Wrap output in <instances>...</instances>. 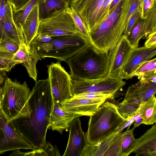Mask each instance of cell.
<instances>
[{
  "label": "cell",
  "instance_id": "1",
  "mask_svg": "<svg viewBox=\"0 0 156 156\" xmlns=\"http://www.w3.org/2000/svg\"><path fill=\"white\" fill-rule=\"evenodd\" d=\"M29 98L31 109L28 117L13 120L20 134L34 149L44 148L54 100L48 78L35 81Z\"/></svg>",
  "mask_w": 156,
  "mask_h": 156
},
{
  "label": "cell",
  "instance_id": "2",
  "mask_svg": "<svg viewBox=\"0 0 156 156\" xmlns=\"http://www.w3.org/2000/svg\"><path fill=\"white\" fill-rule=\"evenodd\" d=\"M130 0H121L105 21L90 33L89 43L109 55L123 34Z\"/></svg>",
  "mask_w": 156,
  "mask_h": 156
},
{
  "label": "cell",
  "instance_id": "3",
  "mask_svg": "<svg viewBox=\"0 0 156 156\" xmlns=\"http://www.w3.org/2000/svg\"><path fill=\"white\" fill-rule=\"evenodd\" d=\"M66 62L70 69L72 79H97L108 76L109 55L98 50L89 43Z\"/></svg>",
  "mask_w": 156,
  "mask_h": 156
},
{
  "label": "cell",
  "instance_id": "4",
  "mask_svg": "<svg viewBox=\"0 0 156 156\" xmlns=\"http://www.w3.org/2000/svg\"><path fill=\"white\" fill-rule=\"evenodd\" d=\"M0 87V111L8 122L30 116L31 91L25 81L21 84L7 77Z\"/></svg>",
  "mask_w": 156,
  "mask_h": 156
},
{
  "label": "cell",
  "instance_id": "5",
  "mask_svg": "<svg viewBox=\"0 0 156 156\" xmlns=\"http://www.w3.org/2000/svg\"><path fill=\"white\" fill-rule=\"evenodd\" d=\"M85 133L88 144H95L114 134L126 120L118 112L116 105L105 101L90 116Z\"/></svg>",
  "mask_w": 156,
  "mask_h": 156
},
{
  "label": "cell",
  "instance_id": "6",
  "mask_svg": "<svg viewBox=\"0 0 156 156\" xmlns=\"http://www.w3.org/2000/svg\"><path fill=\"white\" fill-rule=\"evenodd\" d=\"M89 43L87 39L76 32L52 37L48 42L36 46L29 45V47L35 51L41 58H52L59 61L66 62Z\"/></svg>",
  "mask_w": 156,
  "mask_h": 156
},
{
  "label": "cell",
  "instance_id": "7",
  "mask_svg": "<svg viewBox=\"0 0 156 156\" xmlns=\"http://www.w3.org/2000/svg\"><path fill=\"white\" fill-rule=\"evenodd\" d=\"M71 92L73 96L85 93L115 94L126 83L119 77L109 76L92 80H71Z\"/></svg>",
  "mask_w": 156,
  "mask_h": 156
},
{
  "label": "cell",
  "instance_id": "8",
  "mask_svg": "<svg viewBox=\"0 0 156 156\" xmlns=\"http://www.w3.org/2000/svg\"><path fill=\"white\" fill-rule=\"evenodd\" d=\"M74 23L66 9L56 10L48 17L40 20L37 35H48L51 37L76 33Z\"/></svg>",
  "mask_w": 156,
  "mask_h": 156
},
{
  "label": "cell",
  "instance_id": "9",
  "mask_svg": "<svg viewBox=\"0 0 156 156\" xmlns=\"http://www.w3.org/2000/svg\"><path fill=\"white\" fill-rule=\"evenodd\" d=\"M47 67L54 101L60 105L73 97L71 92V78L60 61L52 62Z\"/></svg>",
  "mask_w": 156,
  "mask_h": 156
},
{
  "label": "cell",
  "instance_id": "10",
  "mask_svg": "<svg viewBox=\"0 0 156 156\" xmlns=\"http://www.w3.org/2000/svg\"><path fill=\"white\" fill-rule=\"evenodd\" d=\"M17 149H34L20 134L13 121L8 122L0 111V154Z\"/></svg>",
  "mask_w": 156,
  "mask_h": 156
},
{
  "label": "cell",
  "instance_id": "11",
  "mask_svg": "<svg viewBox=\"0 0 156 156\" xmlns=\"http://www.w3.org/2000/svg\"><path fill=\"white\" fill-rule=\"evenodd\" d=\"M105 0H71L69 5L76 12L86 25L89 33L97 27L100 11Z\"/></svg>",
  "mask_w": 156,
  "mask_h": 156
},
{
  "label": "cell",
  "instance_id": "12",
  "mask_svg": "<svg viewBox=\"0 0 156 156\" xmlns=\"http://www.w3.org/2000/svg\"><path fill=\"white\" fill-rule=\"evenodd\" d=\"M156 55V46L133 48L120 72L119 77L126 80L132 78L135 72L144 62Z\"/></svg>",
  "mask_w": 156,
  "mask_h": 156
},
{
  "label": "cell",
  "instance_id": "13",
  "mask_svg": "<svg viewBox=\"0 0 156 156\" xmlns=\"http://www.w3.org/2000/svg\"><path fill=\"white\" fill-rule=\"evenodd\" d=\"M132 49L127 38L123 34L109 55L108 76L119 77L120 72Z\"/></svg>",
  "mask_w": 156,
  "mask_h": 156
},
{
  "label": "cell",
  "instance_id": "14",
  "mask_svg": "<svg viewBox=\"0 0 156 156\" xmlns=\"http://www.w3.org/2000/svg\"><path fill=\"white\" fill-rule=\"evenodd\" d=\"M68 129L69 136L67 145L63 156H80L88 144L85 133L81 127L79 117L70 124Z\"/></svg>",
  "mask_w": 156,
  "mask_h": 156
},
{
  "label": "cell",
  "instance_id": "15",
  "mask_svg": "<svg viewBox=\"0 0 156 156\" xmlns=\"http://www.w3.org/2000/svg\"><path fill=\"white\" fill-rule=\"evenodd\" d=\"M106 99H90L73 97L61 104V108L69 112L83 115H93Z\"/></svg>",
  "mask_w": 156,
  "mask_h": 156
},
{
  "label": "cell",
  "instance_id": "16",
  "mask_svg": "<svg viewBox=\"0 0 156 156\" xmlns=\"http://www.w3.org/2000/svg\"><path fill=\"white\" fill-rule=\"evenodd\" d=\"M81 116L62 109L60 105L54 101L48 129L56 130L62 134L64 130L68 129L70 124L75 119Z\"/></svg>",
  "mask_w": 156,
  "mask_h": 156
},
{
  "label": "cell",
  "instance_id": "17",
  "mask_svg": "<svg viewBox=\"0 0 156 156\" xmlns=\"http://www.w3.org/2000/svg\"><path fill=\"white\" fill-rule=\"evenodd\" d=\"M132 153L137 156H156L155 125L136 139Z\"/></svg>",
  "mask_w": 156,
  "mask_h": 156
},
{
  "label": "cell",
  "instance_id": "18",
  "mask_svg": "<svg viewBox=\"0 0 156 156\" xmlns=\"http://www.w3.org/2000/svg\"><path fill=\"white\" fill-rule=\"evenodd\" d=\"M40 22L38 3L28 16L22 27L24 43L28 49L31 41L37 36Z\"/></svg>",
  "mask_w": 156,
  "mask_h": 156
},
{
  "label": "cell",
  "instance_id": "19",
  "mask_svg": "<svg viewBox=\"0 0 156 156\" xmlns=\"http://www.w3.org/2000/svg\"><path fill=\"white\" fill-rule=\"evenodd\" d=\"M127 91L134 95L141 103L155 95L156 83L139 80L137 83L129 86Z\"/></svg>",
  "mask_w": 156,
  "mask_h": 156
},
{
  "label": "cell",
  "instance_id": "20",
  "mask_svg": "<svg viewBox=\"0 0 156 156\" xmlns=\"http://www.w3.org/2000/svg\"><path fill=\"white\" fill-rule=\"evenodd\" d=\"M69 2L66 0H41L38 3L40 20L50 15L56 10L66 9Z\"/></svg>",
  "mask_w": 156,
  "mask_h": 156
},
{
  "label": "cell",
  "instance_id": "21",
  "mask_svg": "<svg viewBox=\"0 0 156 156\" xmlns=\"http://www.w3.org/2000/svg\"><path fill=\"white\" fill-rule=\"evenodd\" d=\"M4 38L6 37H9L17 41L20 45L23 44L26 46L23 34L17 28L14 22L12 8L11 4L5 16L4 26Z\"/></svg>",
  "mask_w": 156,
  "mask_h": 156
},
{
  "label": "cell",
  "instance_id": "22",
  "mask_svg": "<svg viewBox=\"0 0 156 156\" xmlns=\"http://www.w3.org/2000/svg\"><path fill=\"white\" fill-rule=\"evenodd\" d=\"M139 110L143 124L149 125L155 123L156 98L155 95L140 103Z\"/></svg>",
  "mask_w": 156,
  "mask_h": 156
},
{
  "label": "cell",
  "instance_id": "23",
  "mask_svg": "<svg viewBox=\"0 0 156 156\" xmlns=\"http://www.w3.org/2000/svg\"><path fill=\"white\" fill-rule=\"evenodd\" d=\"M133 76L139 80L154 81L156 79V58L144 62L135 72Z\"/></svg>",
  "mask_w": 156,
  "mask_h": 156
},
{
  "label": "cell",
  "instance_id": "24",
  "mask_svg": "<svg viewBox=\"0 0 156 156\" xmlns=\"http://www.w3.org/2000/svg\"><path fill=\"white\" fill-rule=\"evenodd\" d=\"M148 33L145 19L139 18L132 29L127 39L133 48L138 47L140 40Z\"/></svg>",
  "mask_w": 156,
  "mask_h": 156
},
{
  "label": "cell",
  "instance_id": "25",
  "mask_svg": "<svg viewBox=\"0 0 156 156\" xmlns=\"http://www.w3.org/2000/svg\"><path fill=\"white\" fill-rule=\"evenodd\" d=\"M41 0H31L18 11L13 12V18L14 22L17 28L22 33V26L26 18L34 7Z\"/></svg>",
  "mask_w": 156,
  "mask_h": 156
},
{
  "label": "cell",
  "instance_id": "26",
  "mask_svg": "<svg viewBox=\"0 0 156 156\" xmlns=\"http://www.w3.org/2000/svg\"><path fill=\"white\" fill-rule=\"evenodd\" d=\"M66 10L73 19L76 32L87 39L89 41L90 33L82 19L71 6H69L66 9Z\"/></svg>",
  "mask_w": 156,
  "mask_h": 156
},
{
  "label": "cell",
  "instance_id": "27",
  "mask_svg": "<svg viewBox=\"0 0 156 156\" xmlns=\"http://www.w3.org/2000/svg\"><path fill=\"white\" fill-rule=\"evenodd\" d=\"M130 126L124 132L122 143L120 156H128L132 153L136 142L133 134V130L129 129Z\"/></svg>",
  "mask_w": 156,
  "mask_h": 156
},
{
  "label": "cell",
  "instance_id": "28",
  "mask_svg": "<svg viewBox=\"0 0 156 156\" xmlns=\"http://www.w3.org/2000/svg\"><path fill=\"white\" fill-rule=\"evenodd\" d=\"M139 107V106L127 103L123 100L116 105L119 113L127 121L129 120L134 116Z\"/></svg>",
  "mask_w": 156,
  "mask_h": 156
},
{
  "label": "cell",
  "instance_id": "29",
  "mask_svg": "<svg viewBox=\"0 0 156 156\" xmlns=\"http://www.w3.org/2000/svg\"><path fill=\"white\" fill-rule=\"evenodd\" d=\"M124 132L118 133L112 139L105 156H120L121 149Z\"/></svg>",
  "mask_w": 156,
  "mask_h": 156
},
{
  "label": "cell",
  "instance_id": "30",
  "mask_svg": "<svg viewBox=\"0 0 156 156\" xmlns=\"http://www.w3.org/2000/svg\"><path fill=\"white\" fill-rule=\"evenodd\" d=\"M28 52V49L24 45L20 44L17 51L14 54L10 63V67L12 68L18 64H23L26 61Z\"/></svg>",
  "mask_w": 156,
  "mask_h": 156
},
{
  "label": "cell",
  "instance_id": "31",
  "mask_svg": "<svg viewBox=\"0 0 156 156\" xmlns=\"http://www.w3.org/2000/svg\"><path fill=\"white\" fill-rule=\"evenodd\" d=\"M13 55L0 47V71L9 72L11 70L10 63Z\"/></svg>",
  "mask_w": 156,
  "mask_h": 156
},
{
  "label": "cell",
  "instance_id": "32",
  "mask_svg": "<svg viewBox=\"0 0 156 156\" xmlns=\"http://www.w3.org/2000/svg\"><path fill=\"white\" fill-rule=\"evenodd\" d=\"M20 44L15 39L9 37H6L0 41V47L6 51L15 54L18 50Z\"/></svg>",
  "mask_w": 156,
  "mask_h": 156
},
{
  "label": "cell",
  "instance_id": "33",
  "mask_svg": "<svg viewBox=\"0 0 156 156\" xmlns=\"http://www.w3.org/2000/svg\"><path fill=\"white\" fill-rule=\"evenodd\" d=\"M10 5L9 0H0V41L4 39V22L6 15Z\"/></svg>",
  "mask_w": 156,
  "mask_h": 156
},
{
  "label": "cell",
  "instance_id": "34",
  "mask_svg": "<svg viewBox=\"0 0 156 156\" xmlns=\"http://www.w3.org/2000/svg\"><path fill=\"white\" fill-rule=\"evenodd\" d=\"M112 1V0H105L98 16L97 27L95 29L100 25L108 16L109 13L110 5Z\"/></svg>",
  "mask_w": 156,
  "mask_h": 156
},
{
  "label": "cell",
  "instance_id": "35",
  "mask_svg": "<svg viewBox=\"0 0 156 156\" xmlns=\"http://www.w3.org/2000/svg\"><path fill=\"white\" fill-rule=\"evenodd\" d=\"M114 96V95L110 94H107L101 93L88 92L83 93L73 97L93 99H108L113 98Z\"/></svg>",
  "mask_w": 156,
  "mask_h": 156
},
{
  "label": "cell",
  "instance_id": "36",
  "mask_svg": "<svg viewBox=\"0 0 156 156\" xmlns=\"http://www.w3.org/2000/svg\"><path fill=\"white\" fill-rule=\"evenodd\" d=\"M140 10L138 9L130 18L125 29L123 34L127 38L133 27L140 17Z\"/></svg>",
  "mask_w": 156,
  "mask_h": 156
},
{
  "label": "cell",
  "instance_id": "37",
  "mask_svg": "<svg viewBox=\"0 0 156 156\" xmlns=\"http://www.w3.org/2000/svg\"><path fill=\"white\" fill-rule=\"evenodd\" d=\"M139 8H140L138 0H130L126 23V27L131 17Z\"/></svg>",
  "mask_w": 156,
  "mask_h": 156
},
{
  "label": "cell",
  "instance_id": "38",
  "mask_svg": "<svg viewBox=\"0 0 156 156\" xmlns=\"http://www.w3.org/2000/svg\"><path fill=\"white\" fill-rule=\"evenodd\" d=\"M52 39L49 35L44 34H40L31 41L29 45L36 46L50 41Z\"/></svg>",
  "mask_w": 156,
  "mask_h": 156
},
{
  "label": "cell",
  "instance_id": "39",
  "mask_svg": "<svg viewBox=\"0 0 156 156\" xmlns=\"http://www.w3.org/2000/svg\"><path fill=\"white\" fill-rule=\"evenodd\" d=\"M155 5L156 0H149L145 5L142 11L141 12L140 18L143 19H145Z\"/></svg>",
  "mask_w": 156,
  "mask_h": 156
},
{
  "label": "cell",
  "instance_id": "40",
  "mask_svg": "<svg viewBox=\"0 0 156 156\" xmlns=\"http://www.w3.org/2000/svg\"><path fill=\"white\" fill-rule=\"evenodd\" d=\"M31 0H9L12 6L13 12H16L26 5Z\"/></svg>",
  "mask_w": 156,
  "mask_h": 156
},
{
  "label": "cell",
  "instance_id": "41",
  "mask_svg": "<svg viewBox=\"0 0 156 156\" xmlns=\"http://www.w3.org/2000/svg\"><path fill=\"white\" fill-rule=\"evenodd\" d=\"M43 149L46 152L48 156H61L56 146L52 145L49 142H47Z\"/></svg>",
  "mask_w": 156,
  "mask_h": 156
},
{
  "label": "cell",
  "instance_id": "42",
  "mask_svg": "<svg viewBox=\"0 0 156 156\" xmlns=\"http://www.w3.org/2000/svg\"><path fill=\"white\" fill-rule=\"evenodd\" d=\"M123 101L138 106H139L140 104V101L134 95L127 91Z\"/></svg>",
  "mask_w": 156,
  "mask_h": 156
},
{
  "label": "cell",
  "instance_id": "43",
  "mask_svg": "<svg viewBox=\"0 0 156 156\" xmlns=\"http://www.w3.org/2000/svg\"><path fill=\"white\" fill-rule=\"evenodd\" d=\"M147 39L144 43V46L149 47L156 46V31L148 35Z\"/></svg>",
  "mask_w": 156,
  "mask_h": 156
},
{
  "label": "cell",
  "instance_id": "44",
  "mask_svg": "<svg viewBox=\"0 0 156 156\" xmlns=\"http://www.w3.org/2000/svg\"><path fill=\"white\" fill-rule=\"evenodd\" d=\"M32 151L25 152L24 156H48V154L43 148L34 149Z\"/></svg>",
  "mask_w": 156,
  "mask_h": 156
},
{
  "label": "cell",
  "instance_id": "45",
  "mask_svg": "<svg viewBox=\"0 0 156 156\" xmlns=\"http://www.w3.org/2000/svg\"><path fill=\"white\" fill-rule=\"evenodd\" d=\"M133 122H134V124L132 129L133 130L136 128L143 123V119L140 115L139 110L134 116Z\"/></svg>",
  "mask_w": 156,
  "mask_h": 156
},
{
  "label": "cell",
  "instance_id": "46",
  "mask_svg": "<svg viewBox=\"0 0 156 156\" xmlns=\"http://www.w3.org/2000/svg\"><path fill=\"white\" fill-rule=\"evenodd\" d=\"M13 151L9 156H24L25 152H21L19 149H16Z\"/></svg>",
  "mask_w": 156,
  "mask_h": 156
},
{
  "label": "cell",
  "instance_id": "47",
  "mask_svg": "<svg viewBox=\"0 0 156 156\" xmlns=\"http://www.w3.org/2000/svg\"><path fill=\"white\" fill-rule=\"evenodd\" d=\"M149 0H138L140 12L142 11L145 5Z\"/></svg>",
  "mask_w": 156,
  "mask_h": 156
},
{
  "label": "cell",
  "instance_id": "48",
  "mask_svg": "<svg viewBox=\"0 0 156 156\" xmlns=\"http://www.w3.org/2000/svg\"><path fill=\"white\" fill-rule=\"evenodd\" d=\"M121 0H112L109 8V12Z\"/></svg>",
  "mask_w": 156,
  "mask_h": 156
},
{
  "label": "cell",
  "instance_id": "49",
  "mask_svg": "<svg viewBox=\"0 0 156 156\" xmlns=\"http://www.w3.org/2000/svg\"><path fill=\"white\" fill-rule=\"evenodd\" d=\"M3 72L0 71V87L1 86L5 79L4 76L2 73Z\"/></svg>",
  "mask_w": 156,
  "mask_h": 156
},
{
  "label": "cell",
  "instance_id": "50",
  "mask_svg": "<svg viewBox=\"0 0 156 156\" xmlns=\"http://www.w3.org/2000/svg\"><path fill=\"white\" fill-rule=\"evenodd\" d=\"M67 0V1H69V2H70V0Z\"/></svg>",
  "mask_w": 156,
  "mask_h": 156
}]
</instances>
